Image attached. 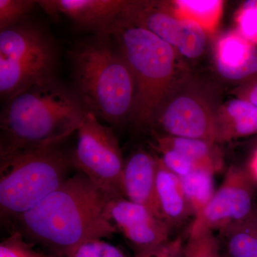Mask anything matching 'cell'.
I'll return each instance as SVG.
<instances>
[{"label": "cell", "mask_w": 257, "mask_h": 257, "mask_svg": "<svg viewBox=\"0 0 257 257\" xmlns=\"http://www.w3.org/2000/svg\"><path fill=\"white\" fill-rule=\"evenodd\" d=\"M0 257H55L37 251L20 231H15L0 243Z\"/></svg>", "instance_id": "22"}, {"label": "cell", "mask_w": 257, "mask_h": 257, "mask_svg": "<svg viewBox=\"0 0 257 257\" xmlns=\"http://www.w3.org/2000/svg\"><path fill=\"white\" fill-rule=\"evenodd\" d=\"M158 150L167 149L188 159L197 169L210 171L215 175L223 168V158L215 143L199 139L155 136Z\"/></svg>", "instance_id": "15"}, {"label": "cell", "mask_w": 257, "mask_h": 257, "mask_svg": "<svg viewBox=\"0 0 257 257\" xmlns=\"http://www.w3.org/2000/svg\"><path fill=\"white\" fill-rule=\"evenodd\" d=\"M215 58L216 69L224 78L241 81L257 76V48L239 33L231 32L220 38Z\"/></svg>", "instance_id": "12"}, {"label": "cell", "mask_w": 257, "mask_h": 257, "mask_svg": "<svg viewBox=\"0 0 257 257\" xmlns=\"http://www.w3.org/2000/svg\"><path fill=\"white\" fill-rule=\"evenodd\" d=\"M257 134V108L243 99H233L218 109L216 143Z\"/></svg>", "instance_id": "13"}, {"label": "cell", "mask_w": 257, "mask_h": 257, "mask_svg": "<svg viewBox=\"0 0 257 257\" xmlns=\"http://www.w3.org/2000/svg\"><path fill=\"white\" fill-rule=\"evenodd\" d=\"M184 243L181 238L170 239L157 247L135 251V257H183Z\"/></svg>", "instance_id": "25"}, {"label": "cell", "mask_w": 257, "mask_h": 257, "mask_svg": "<svg viewBox=\"0 0 257 257\" xmlns=\"http://www.w3.org/2000/svg\"><path fill=\"white\" fill-rule=\"evenodd\" d=\"M66 141L0 157L2 218L19 217L55 192L76 170Z\"/></svg>", "instance_id": "4"}, {"label": "cell", "mask_w": 257, "mask_h": 257, "mask_svg": "<svg viewBox=\"0 0 257 257\" xmlns=\"http://www.w3.org/2000/svg\"><path fill=\"white\" fill-rule=\"evenodd\" d=\"M72 149L76 171L82 172L112 199L126 198L123 187L125 162L110 126L87 111Z\"/></svg>", "instance_id": "7"}, {"label": "cell", "mask_w": 257, "mask_h": 257, "mask_svg": "<svg viewBox=\"0 0 257 257\" xmlns=\"http://www.w3.org/2000/svg\"><path fill=\"white\" fill-rule=\"evenodd\" d=\"M256 213H257V210H256Z\"/></svg>", "instance_id": "32"}, {"label": "cell", "mask_w": 257, "mask_h": 257, "mask_svg": "<svg viewBox=\"0 0 257 257\" xmlns=\"http://www.w3.org/2000/svg\"><path fill=\"white\" fill-rule=\"evenodd\" d=\"M105 241L94 240L82 243L71 257H101Z\"/></svg>", "instance_id": "26"}, {"label": "cell", "mask_w": 257, "mask_h": 257, "mask_svg": "<svg viewBox=\"0 0 257 257\" xmlns=\"http://www.w3.org/2000/svg\"><path fill=\"white\" fill-rule=\"evenodd\" d=\"M131 1L124 0H41L47 14L64 15L81 30L93 35H108Z\"/></svg>", "instance_id": "10"}, {"label": "cell", "mask_w": 257, "mask_h": 257, "mask_svg": "<svg viewBox=\"0 0 257 257\" xmlns=\"http://www.w3.org/2000/svg\"><path fill=\"white\" fill-rule=\"evenodd\" d=\"M157 159L143 149L134 152L125 162L123 187L126 199L145 206L164 221L157 194Z\"/></svg>", "instance_id": "11"}, {"label": "cell", "mask_w": 257, "mask_h": 257, "mask_svg": "<svg viewBox=\"0 0 257 257\" xmlns=\"http://www.w3.org/2000/svg\"><path fill=\"white\" fill-rule=\"evenodd\" d=\"M58 52L42 27L28 18L0 31V94L6 101L35 84L56 78Z\"/></svg>", "instance_id": "6"}, {"label": "cell", "mask_w": 257, "mask_h": 257, "mask_svg": "<svg viewBox=\"0 0 257 257\" xmlns=\"http://www.w3.org/2000/svg\"><path fill=\"white\" fill-rule=\"evenodd\" d=\"M214 175L210 171L196 169L189 175L179 177L184 195L195 216L209 204L215 193Z\"/></svg>", "instance_id": "18"}, {"label": "cell", "mask_w": 257, "mask_h": 257, "mask_svg": "<svg viewBox=\"0 0 257 257\" xmlns=\"http://www.w3.org/2000/svg\"><path fill=\"white\" fill-rule=\"evenodd\" d=\"M251 257H257V251L256 253H254V254Z\"/></svg>", "instance_id": "30"}, {"label": "cell", "mask_w": 257, "mask_h": 257, "mask_svg": "<svg viewBox=\"0 0 257 257\" xmlns=\"http://www.w3.org/2000/svg\"><path fill=\"white\" fill-rule=\"evenodd\" d=\"M171 12L181 20H190L198 24L207 33L215 31L224 2L220 0H177L172 3Z\"/></svg>", "instance_id": "17"}, {"label": "cell", "mask_w": 257, "mask_h": 257, "mask_svg": "<svg viewBox=\"0 0 257 257\" xmlns=\"http://www.w3.org/2000/svg\"><path fill=\"white\" fill-rule=\"evenodd\" d=\"M253 179L248 171L231 167L210 202L194 218L191 231H218L244 220L254 212Z\"/></svg>", "instance_id": "9"}, {"label": "cell", "mask_w": 257, "mask_h": 257, "mask_svg": "<svg viewBox=\"0 0 257 257\" xmlns=\"http://www.w3.org/2000/svg\"><path fill=\"white\" fill-rule=\"evenodd\" d=\"M183 257H221L219 241L211 230L189 231Z\"/></svg>", "instance_id": "20"}, {"label": "cell", "mask_w": 257, "mask_h": 257, "mask_svg": "<svg viewBox=\"0 0 257 257\" xmlns=\"http://www.w3.org/2000/svg\"><path fill=\"white\" fill-rule=\"evenodd\" d=\"M101 257H128L126 253L118 246L111 244V243H104V250H103Z\"/></svg>", "instance_id": "28"}, {"label": "cell", "mask_w": 257, "mask_h": 257, "mask_svg": "<svg viewBox=\"0 0 257 257\" xmlns=\"http://www.w3.org/2000/svg\"><path fill=\"white\" fill-rule=\"evenodd\" d=\"M206 33L204 29L194 22L181 20L180 35L176 48L184 57L197 58L205 49Z\"/></svg>", "instance_id": "19"}, {"label": "cell", "mask_w": 257, "mask_h": 257, "mask_svg": "<svg viewBox=\"0 0 257 257\" xmlns=\"http://www.w3.org/2000/svg\"><path fill=\"white\" fill-rule=\"evenodd\" d=\"M72 87L56 78L5 101L0 116V157L30 147L67 141L87 114Z\"/></svg>", "instance_id": "2"}, {"label": "cell", "mask_w": 257, "mask_h": 257, "mask_svg": "<svg viewBox=\"0 0 257 257\" xmlns=\"http://www.w3.org/2000/svg\"><path fill=\"white\" fill-rule=\"evenodd\" d=\"M256 147H257V144H256ZM256 148H257V147H256Z\"/></svg>", "instance_id": "31"}, {"label": "cell", "mask_w": 257, "mask_h": 257, "mask_svg": "<svg viewBox=\"0 0 257 257\" xmlns=\"http://www.w3.org/2000/svg\"><path fill=\"white\" fill-rule=\"evenodd\" d=\"M238 98L251 103L257 108V79H253L243 86L238 92Z\"/></svg>", "instance_id": "27"}, {"label": "cell", "mask_w": 257, "mask_h": 257, "mask_svg": "<svg viewBox=\"0 0 257 257\" xmlns=\"http://www.w3.org/2000/svg\"><path fill=\"white\" fill-rule=\"evenodd\" d=\"M248 173L252 177L253 181L257 180V148L252 157V160L251 161L250 170Z\"/></svg>", "instance_id": "29"}, {"label": "cell", "mask_w": 257, "mask_h": 257, "mask_svg": "<svg viewBox=\"0 0 257 257\" xmlns=\"http://www.w3.org/2000/svg\"><path fill=\"white\" fill-rule=\"evenodd\" d=\"M157 160V198L164 221L172 227L183 223L193 213L179 177L169 170L160 159Z\"/></svg>", "instance_id": "14"}, {"label": "cell", "mask_w": 257, "mask_h": 257, "mask_svg": "<svg viewBox=\"0 0 257 257\" xmlns=\"http://www.w3.org/2000/svg\"><path fill=\"white\" fill-rule=\"evenodd\" d=\"M221 257H251L257 251V213L219 231Z\"/></svg>", "instance_id": "16"}, {"label": "cell", "mask_w": 257, "mask_h": 257, "mask_svg": "<svg viewBox=\"0 0 257 257\" xmlns=\"http://www.w3.org/2000/svg\"><path fill=\"white\" fill-rule=\"evenodd\" d=\"M217 110L202 92L189 88L175 92L172 87L150 128H155V133L160 132L155 135L199 139L216 144Z\"/></svg>", "instance_id": "8"}, {"label": "cell", "mask_w": 257, "mask_h": 257, "mask_svg": "<svg viewBox=\"0 0 257 257\" xmlns=\"http://www.w3.org/2000/svg\"><path fill=\"white\" fill-rule=\"evenodd\" d=\"M238 33L250 43H257V1H247L236 17Z\"/></svg>", "instance_id": "23"}, {"label": "cell", "mask_w": 257, "mask_h": 257, "mask_svg": "<svg viewBox=\"0 0 257 257\" xmlns=\"http://www.w3.org/2000/svg\"><path fill=\"white\" fill-rule=\"evenodd\" d=\"M159 151L162 153V161L164 165L178 177H184L196 170L195 165L178 152L173 150L161 149Z\"/></svg>", "instance_id": "24"}, {"label": "cell", "mask_w": 257, "mask_h": 257, "mask_svg": "<svg viewBox=\"0 0 257 257\" xmlns=\"http://www.w3.org/2000/svg\"><path fill=\"white\" fill-rule=\"evenodd\" d=\"M108 35L117 44L136 84L130 121L150 128L157 111L175 85L174 47L151 32L119 20Z\"/></svg>", "instance_id": "5"}, {"label": "cell", "mask_w": 257, "mask_h": 257, "mask_svg": "<svg viewBox=\"0 0 257 257\" xmlns=\"http://www.w3.org/2000/svg\"><path fill=\"white\" fill-rule=\"evenodd\" d=\"M111 198L76 171L55 192L17 218L29 242L55 257H71L82 243L111 238L116 226L107 215Z\"/></svg>", "instance_id": "1"}, {"label": "cell", "mask_w": 257, "mask_h": 257, "mask_svg": "<svg viewBox=\"0 0 257 257\" xmlns=\"http://www.w3.org/2000/svg\"><path fill=\"white\" fill-rule=\"evenodd\" d=\"M37 5L34 0H0V31L26 20Z\"/></svg>", "instance_id": "21"}, {"label": "cell", "mask_w": 257, "mask_h": 257, "mask_svg": "<svg viewBox=\"0 0 257 257\" xmlns=\"http://www.w3.org/2000/svg\"><path fill=\"white\" fill-rule=\"evenodd\" d=\"M72 87L87 111L110 126L130 121L136 84L110 35H92L69 52Z\"/></svg>", "instance_id": "3"}]
</instances>
